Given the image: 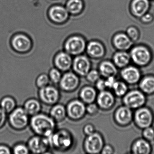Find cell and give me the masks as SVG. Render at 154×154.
<instances>
[{
    "instance_id": "1",
    "label": "cell",
    "mask_w": 154,
    "mask_h": 154,
    "mask_svg": "<svg viewBox=\"0 0 154 154\" xmlns=\"http://www.w3.org/2000/svg\"><path fill=\"white\" fill-rule=\"evenodd\" d=\"M29 124L32 130L37 135L48 137L55 131L56 122L51 116L39 113L32 116Z\"/></svg>"
},
{
    "instance_id": "2",
    "label": "cell",
    "mask_w": 154,
    "mask_h": 154,
    "mask_svg": "<svg viewBox=\"0 0 154 154\" xmlns=\"http://www.w3.org/2000/svg\"><path fill=\"white\" fill-rule=\"evenodd\" d=\"M48 138L50 148L59 152L69 150L73 143L72 136L68 131L66 129L55 131Z\"/></svg>"
},
{
    "instance_id": "3",
    "label": "cell",
    "mask_w": 154,
    "mask_h": 154,
    "mask_svg": "<svg viewBox=\"0 0 154 154\" xmlns=\"http://www.w3.org/2000/svg\"><path fill=\"white\" fill-rule=\"evenodd\" d=\"M9 122L12 128L16 130H22L26 128L29 124V115L24 108L16 107L10 113Z\"/></svg>"
},
{
    "instance_id": "4",
    "label": "cell",
    "mask_w": 154,
    "mask_h": 154,
    "mask_svg": "<svg viewBox=\"0 0 154 154\" xmlns=\"http://www.w3.org/2000/svg\"><path fill=\"white\" fill-rule=\"evenodd\" d=\"M38 96L40 101L44 104L54 105L59 101L60 94L56 87L48 85L39 89Z\"/></svg>"
},
{
    "instance_id": "5",
    "label": "cell",
    "mask_w": 154,
    "mask_h": 154,
    "mask_svg": "<svg viewBox=\"0 0 154 154\" xmlns=\"http://www.w3.org/2000/svg\"><path fill=\"white\" fill-rule=\"evenodd\" d=\"M66 108L67 117L74 121L82 119L86 112L85 103L81 100H71Z\"/></svg>"
},
{
    "instance_id": "6",
    "label": "cell",
    "mask_w": 154,
    "mask_h": 154,
    "mask_svg": "<svg viewBox=\"0 0 154 154\" xmlns=\"http://www.w3.org/2000/svg\"><path fill=\"white\" fill-rule=\"evenodd\" d=\"M103 147L102 137L96 132L87 136L84 142L85 150L89 154H98L102 151Z\"/></svg>"
},
{
    "instance_id": "7",
    "label": "cell",
    "mask_w": 154,
    "mask_h": 154,
    "mask_svg": "<svg viewBox=\"0 0 154 154\" xmlns=\"http://www.w3.org/2000/svg\"><path fill=\"white\" fill-rule=\"evenodd\" d=\"M80 83L79 76L75 73L68 71L62 75L59 83V87L64 91L72 92L78 88Z\"/></svg>"
},
{
    "instance_id": "8",
    "label": "cell",
    "mask_w": 154,
    "mask_h": 154,
    "mask_svg": "<svg viewBox=\"0 0 154 154\" xmlns=\"http://www.w3.org/2000/svg\"><path fill=\"white\" fill-rule=\"evenodd\" d=\"M85 47L86 45L84 39L78 36L71 37L66 40L65 44L66 52L71 55L75 56L83 53Z\"/></svg>"
},
{
    "instance_id": "9",
    "label": "cell",
    "mask_w": 154,
    "mask_h": 154,
    "mask_svg": "<svg viewBox=\"0 0 154 154\" xmlns=\"http://www.w3.org/2000/svg\"><path fill=\"white\" fill-rule=\"evenodd\" d=\"M27 146L29 151L34 154L45 153L50 148L48 137L38 135L31 137L28 142Z\"/></svg>"
},
{
    "instance_id": "10",
    "label": "cell",
    "mask_w": 154,
    "mask_h": 154,
    "mask_svg": "<svg viewBox=\"0 0 154 154\" xmlns=\"http://www.w3.org/2000/svg\"><path fill=\"white\" fill-rule=\"evenodd\" d=\"M91 63L87 57L84 55L76 56L73 60L72 68L74 72L78 76L84 77L91 70Z\"/></svg>"
},
{
    "instance_id": "11",
    "label": "cell",
    "mask_w": 154,
    "mask_h": 154,
    "mask_svg": "<svg viewBox=\"0 0 154 154\" xmlns=\"http://www.w3.org/2000/svg\"><path fill=\"white\" fill-rule=\"evenodd\" d=\"M146 101L145 95L138 91H132L124 96L123 102L125 106L130 109H137L142 107Z\"/></svg>"
},
{
    "instance_id": "12",
    "label": "cell",
    "mask_w": 154,
    "mask_h": 154,
    "mask_svg": "<svg viewBox=\"0 0 154 154\" xmlns=\"http://www.w3.org/2000/svg\"><path fill=\"white\" fill-rule=\"evenodd\" d=\"M131 57L136 64L142 66L149 63L151 59V55L149 51L146 48L138 46L131 50Z\"/></svg>"
},
{
    "instance_id": "13",
    "label": "cell",
    "mask_w": 154,
    "mask_h": 154,
    "mask_svg": "<svg viewBox=\"0 0 154 154\" xmlns=\"http://www.w3.org/2000/svg\"><path fill=\"white\" fill-rule=\"evenodd\" d=\"M73 60L70 54L66 52L58 53L54 57V64L61 72H67L72 68Z\"/></svg>"
},
{
    "instance_id": "14",
    "label": "cell",
    "mask_w": 154,
    "mask_h": 154,
    "mask_svg": "<svg viewBox=\"0 0 154 154\" xmlns=\"http://www.w3.org/2000/svg\"><path fill=\"white\" fill-rule=\"evenodd\" d=\"M135 120L137 125L142 128L150 127L153 121L151 112L146 108L139 109L135 114Z\"/></svg>"
},
{
    "instance_id": "15",
    "label": "cell",
    "mask_w": 154,
    "mask_h": 154,
    "mask_svg": "<svg viewBox=\"0 0 154 154\" xmlns=\"http://www.w3.org/2000/svg\"><path fill=\"white\" fill-rule=\"evenodd\" d=\"M13 48L19 53H24L30 50L31 42L29 38L23 34H18L14 36L12 40Z\"/></svg>"
},
{
    "instance_id": "16",
    "label": "cell",
    "mask_w": 154,
    "mask_h": 154,
    "mask_svg": "<svg viewBox=\"0 0 154 154\" xmlns=\"http://www.w3.org/2000/svg\"><path fill=\"white\" fill-rule=\"evenodd\" d=\"M49 16L51 19L54 22L62 23L68 18V11L64 7L57 5L52 7L49 10Z\"/></svg>"
},
{
    "instance_id": "17",
    "label": "cell",
    "mask_w": 154,
    "mask_h": 154,
    "mask_svg": "<svg viewBox=\"0 0 154 154\" xmlns=\"http://www.w3.org/2000/svg\"><path fill=\"white\" fill-rule=\"evenodd\" d=\"M122 79L130 84L136 83L139 81L140 77V71L134 66L125 67L121 72Z\"/></svg>"
},
{
    "instance_id": "18",
    "label": "cell",
    "mask_w": 154,
    "mask_h": 154,
    "mask_svg": "<svg viewBox=\"0 0 154 154\" xmlns=\"http://www.w3.org/2000/svg\"><path fill=\"white\" fill-rule=\"evenodd\" d=\"M96 99L98 106L103 109L111 108L114 104L115 100L112 94L104 90L100 92Z\"/></svg>"
},
{
    "instance_id": "19",
    "label": "cell",
    "mask_w": 154,
    "mask_h": 154,
    "mask_svg": "<svg viewBox=\"0 0 154 154\" xmlns=\"http://www.w3.org/2000/svg\"><path fill=\"white\" fill-rule=\"evenodd\" d=\"M132 116L131 109L125 106L121 107L117 110L115 114V118L119 124L126 125L131 121Z\"/></svg>"
},
{
    "instance_id": "20",
    "label": "cell",
    "mask_w": 154,
    "mask_h": 154,
    "mask_svg": "<svg viewBox=\"0 0 154 154\" xmlns=\"http://www.w3.org/2000/svg\"><path fill=\"white\" fill-rule=\"evenodd\" d=\"M80 100L85 104L93 103L97 98V94L95 89L91 86L84 87L79 93Z\"/></svg>"
},
{
    "instance_id": "21",
    "label": "cell",
    "mask_w": 154,
    "mask_h": 154,
    "mask_svg": "<svg viewBox=\"0 0 154 154\" xmlns=\"http://www.w3.org/2000/svg\"><path fill=\"white\" fill-rule=\"evenodd\" d=\"M149 8L148 0H134L131 4V9L133 14L137 17L145 15Z\"/></svg>"
},
{
    "instance_id": "22",
    "label": "cell",
    "mask_w": 154,
    "mask_h": 154,
    "mask_svg": "<svg viewBox=\"0 0 154 154\" xmlns=\"http://www.w3.org/2000/svg\"><path fill=\"white\" fill-rule=\"evenodd\" d=\"M87 54L94 58H100L104 54V48L103 45L97 41H92L89 43L86 48Z\"/></svg>"
},
{
    "instance_id": "23",
    "label": "cell",
    "mask_w": 154,
    "mask_h": 154,
    "mask_svg": "<svg viewBox=\"0 0 154 154\" xmlns=\"http://www.w3.org/2000/svg\"><path fill=\"white\" fill-rule=\"evenodd\" d=\"M113 43L118 49L122 50H128L132 45L131 39L124 34L116 35L113 39Z\"/></svg>"
},
{
    "instance_id": "24",
    "label": "cell",
    "mask_w": 154,
    "mask_h": 154,
    "mask_svg": "<svg viewBox=\"0 0 154 154\" xmlns=\"http://www.w3.org/2000/svg\"><path fill=\"white\" fill-rule=\"evenodd\" d=\"M50 116L56 122L63 121L67 116L66 108L63 104L56 103L51 109Z\"/></svg>"
},
{
    "instance_id": "25",
    "label": "cell",
    "mask_w": 154,
    "mask_h": 154,
    "mask_svg": "<svg viewBox=\"0 0 154 154\" xmlns=\"http://www.w3.org/2000/svg\"><path fill=\"white\" fill-rule=\"evenodd\" d=\"M41 103L38 100L30 99L27 100L24 103V109L29 116H33L40 113L41 110Z\"/></svg>"
},
{
    "instance_id": "26",
    "label": "cell",
    "mask_w": 154,
    "mask_h": 154,
    "mask_svg": "<svg viewBox=\"0 0 154 154\" xmlns=\"http://www.w3.org/2000/svg\"><path fill=\"white\" fill-rule=\"evenodd\" d=\"M99 72L104 77L115 76L117 73V68L114 64L110 62L105 61L100 64Z\"/></svg>"
},
{
    "instance_id": "27",
    "label": "cell",
    "mask_w": 154,
    "mask_h": 154,
    "mask_svg": "<svg viewBox=\"0 0 154 154\" xmlns=\"http://www.w3.org/2000/svg\"><path fill=\"white\" fill-rule=\"evenodd\" d=\"M132 149L135 154H148L151 151V147L146 140L140 139L135 142Z\"/></svg>"
},
{
    "instance_id": "28",
    "label": "cell",
    "mask_w": 154,
    "mask_h": 154,
    "mask_svg": "<svg viewBox=\"0 0 154 154\" xmlns=\"http://www.w3.org/2000/svg\"><path fill=\"white\" fill-rule=\"evenodd\" d=\"M130 61V56L126 52H118L113 57L114 63L120 68L125 67L129 63Z\"/></svg>"
},
{
    "instance_id": "29",
    "label": "cell",
    "mask_w": 154,
    "mask_h": 154,
    "mask_svg": "<svg viewBox=\"0 0 154 154\" xmlns=\"http://www.w3.org/2000/svg\"><path fill=\"white\" fill-rule=\"evenodd\" d=\"M1 108L7 113H10L16 108V102L12 97L7 96L2 100Z\"/></svg>"
},
{
    "instance_id": "30",
    "label": "cell",
    "mask_w": 154,
    "mask_h": 154,
    "mask_svg": "<svg viewBox=\"0 0 154 154\" xmlns=\"http://www.w3.org/2000/svg\"><path fill=\"white\" fill-rule=\"evenodd\" d=\"M140 89L144 92L150 94L154 93V77H147L143 79L140 83Z\"/></svg>"
},
{
    "instance_id": "31",
    "label": "cell",
    "mask_w": 154,
    "mask_h": 154,
    "mask_svg": "<svg viewBox=\"0 0 154 154\" xmlns=\"http://www.w3.org/2000/svg\"><path fill=\"white\" fill-rule=\"evenodd\" d=\"M83 3L81 0H69L66 3V9L72 14H77L82 11Z\"/></svg>"
},
{
    "instance_id": "32",
    "label": "cell",
    "mask_w": 154,
    "mask_h": 154,
    "mask_svg": "<svg viewBox=\"0 0 154 154\" xmlns=\"http://www.w3.org/2000/svg\"><path fill=\"white\" fill-rule=\"evenodd\" d=\"M112 88L115 94L118 96H123L126 94L128 91L127 85L122 82L116 81Z\"/></svg>"
},
{
    "instance_id": "33",
    "label": "cell",
    "mask_w": 154,
    "mask_h": 154,
    "mask_svg": "<svg viewBox=\"0 0 154 154\" xmlns=\"http://www.w3.org/2000/svg\"><path fill=\"white\" fill-rule=\"evenodd\" d=\"M48 76L50 82L54 84H59L62 78V75L61 71L55 67L52 68L50 70Z\"/></svg>"
},
{
    "instance_id": "34",
    "label": "cell",
    "mask_w": 154,
    "mask_h": 154,
    "mask_svg": "<svg viewBox=\"0 0 154 154\" xmlns=\"http://www.w3.org/2000/svg\"><path fill=\"white\" fill-rule=\"evenodd\" d=\"M50 81L48 75L46 74H42L38 75L36 80V85L39 89L49 85Z\"/></svg>"
},
{
    "instance_id": "35",
    "label": "cell",
    "mask_w": 154,
    "mask_h": 154,
    "mask_svg": "<svg viewBox=\"0 0 154 154\" xmlns=\"http://www.w3.org/2000/svg\"><path fill=\"white\" fill-rule=\"evenodd\" d=\"M13 152L15 154H27L30 151L27 146L20 143L13 147Z\"/></svg>"
},
{
    "instance_id": "36",
    "label": "cell",
    "mask_w": 154,
    "mask_h": 154,
    "mask_svg": "<svg viewBox=\"0 0 154 154\" xmlns=\"http://www.w3.org/2000/svg\"><path fill=\"white\" fill-rule=\"evenodd\" d=\"M85 77L89 82L95 83L100 79V73L96 70H90Z\"/></svg>"
},
{
    "instance_id": "37",
    "label": "cell",
    "mask_w": 154,
    "mask_h": 154,
    "mask_svg": "<svg viewBox=\"0 0 154 154\" xmlns=\"http://www.w3.org/2000/svg\"><path fill=\"white\" fill-rule=\"evenodd\" d=\"M144 137L149 140H152L154 139V130L150 127L144 128L143 132Z\"/></svg>"
},
{
    "instance_id": "38",
    "label": "cell",
    "mask_w": 154,
    "mask_h": 154,
    "mask_svg": "<svg viewBox=\"0 0 154 154\" xmlns=\"http://www.w3.org/2000/svg\"><path fill=\"white\" fill-rule=\"evenodd\" d=\"M127 34L129 37L133 40H136L139 37V33L137 29L133 27L129 28L127 30Z\"/></svg>"
},
{
    "instance_id": "39",
    "label": "cell",
    "mask_w": 154,
    "mask_h": 154,
    "mask_svg": "<svg viewBox=\"0 0 154 154\" xmlns=\"http://www.w3.org/2000/svg\"><path fill=\"white\" fill-rule=\"evenodd\" d=\"M98 107L96 104L93 103L88 104L86 107V111L90 115L95 114L98 111Z\"/></svg>"
},
{
    "instance_id": "40",
    "label": "cell",
    "mask_w": 154,
    "mask_h": 154,
    "mask_svg": "<svg viewBox=\"0 0 154 154\" xmlns=\"http://www.w3.org/2000/svg\"><path fill=\"white\" fill-rule=\"evenodd\" d=\"M7 119V113L0 108V128H2Z\"/></svg>"
},
{
    "instance_id": "41",
    "label": "cell",
    "mask_w": 154,
    "mask_h": 154,
    "mask_svg": "<svg viewBox=\"0 0 154 154\" xmlns=\"http://www.w3.org/2000/svg\"><path fill=\"white\" fill-rule=\"evenodd\" d=\"M116 82L114 76H109L107 77V79L105 81V85L106 87L109 88H112L114 83Z\"/></svg>"
},
{
    "instance_id": "42",
    "label": "cell",
    "mask_w": 154,
    "mask_h": 154,
    "mask_svg": "<svg viewBox=\"0 0 154 154\" xmlns=\"http://www.w3.org/2000/svg\"><path fill=\"white\" fill-rule=\"evenodd\" d=\"M83 131L85 134L88 136L94 132V128L91 124H87L84 128Z\"/></svg>"
},
{
    "instance_id": "43",
    "label": "cell",
    "mask_w": 154,
    "mask_h": 154,
    "mask_svg": "<svg viewBox=\"0 0 154 154\" xmlns=\"http://www.w3.org/2000/svg\"><path fill=\"white\" fill-rule=\"evenodd\" d=\"M96 87L99 91H103L106 88L105 81L102 79H99L96 82Z\"/></svg>"
},
{
    "instance_id": "44",
    "label": "cell",
    "mask_w": 154,
    "mask_h": 154,
    "mask_svg": "<svg viewBox=\"0 0 154 154\" xmlns=\"http://www.w3.org/2000/svg\"><path fill=\"white\" fill-rule=\"evenodd\" d=\"M11 153V150L8 147L4 145L0 146V154H9Z\"/></svg>"
},
{
    "instance_id": "45",
    "label": "cell",
    "mask_w": 154,
    "mask_h": 154,
    "mask_svg": "<svg viewBox=\"0 0 154 154\" xmlns=\"http://www.w3.org/2000/svg\"><path fill=\"white\" fill-rule=\"evenodd\" d=\"M113 149L110 146H106L103 147L102 149V154H112L113 153Z\"/></svg>"
},
{
    "instance_id": "46",
    "label": "cell",
    "mask_w": 154,
    "mask_h": 154,
    "mask_svg": "<svg viewBox=\"0 0 154 154\" xmlns=\"http://www.w3.org/2000/svg\"><path fill=\"white\" fill-rule=\"evenodd\" d=\"M153 19V17L149 14H145L142 16V20L144 22H149L151 21Z\"/></svg>"
}]
</instances>
